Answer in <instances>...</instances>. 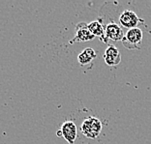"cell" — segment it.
Instances as JSON below:
<instances>
[{
    "label": "cell",
    "instance_id": "2",
    "mask_svg": "<svg viewBox=\"0 0 151 144\" xmlns=\"http://www.w3.org/2000/svg\"><path fill=\"white\" fill-rule=\"evenodd\" d=\"M118 23L123 29L130 30L139 27V24H143L145 20L139 19V16L132 10H123L118 15Z\"/></svg>",
    "mask_w": 151,
    "mask_h": 144
},
{
    "label": "cell",
    "instance_id": "1",
    "mask_svg": "<svg viewBox=\"0 0 151 144\" xmlns=\"http://www.w3.org/2000/svg\"><path fill=\"white\" fill-rule=\"evenodd\" d=\"M102 129L103 124L101 120L94 116H89V117L85 118L81 126L82 135L89 139L97 138L100 135Z\"/></svg>",
    "mask_w": 151,
    "mask_h": 144
},
{
    "label": "cell",
    "instance_id": "10",
    "mask_svg": "<svg viewBox=\"0 0 151 144\" xmlns=\"http://www.w3.org/2000/svg\"><path fill=\"white\" fill-rule=\"evenodd\" d=\"M56 135H57V136H62V132H61V130H59V131H57Z\"/></svg>",
    "mask_w": 151,
    "mask_h": 144
},
{
    "label": "cell",
    "instance_id": "4",
    "mask_svg": "<svg viewBox=\"0 0 151 144\" xmlns=\"http://www.w3.org/2000/svg\"><path fill=\"white\" fill-rule=\"evenodd\" d=\"M95 39V36L90 32L86 22H80L76 25V35L70 41V44L89 42Z\"/></svg>",
    "mask_w": 151,
    "mask_h": 144
},
{
    "label": "cell",
    "instance_id": "8",
    "mask_svg": "<svg viewBox=\"0 0 151 144\" xmlns=\"http://www.w3.org/2000/svg\"><path fill=\"white\" fill-rule=\"evenodd\" d=\"M88 28L90 32L93 34L95 37L100 38V40L103 43L108 44V41L106 39V33H105V25L103 24L102 19L93 20L90 23H88Z\"/></svg>",
    "mask_w": 151,
    "mask_h": 144
},
{
    "label": "cell",
    "instance_id": "9",
    "mask_svg": "<svg viewBox=\"0 0 151 144\" xmlns=\"http://www.w3.org/2000/svg\"><path fill=\"white\" fill-rule=\"evenodd\" d=\"M96 57H97L96 51L93 49H91V47H86V49H84L78 54V61L81 66H84V65L92 62Z\"/></svg>",
    "mask_w": 151,
    "mask_h": 144
},
{
    "label": "cell",
    "instance_id": "3",
    "mask_svg": "<svg viewBox=\"0 0 151 144\" xmlns=\"http://www.w3.org/2000/svg\"><path fill=\"white\" fill-rule=\"evenodd\" d=\"M143 32L139 27L127 30L122 39V44L128 49H139L140 44L142 42Z\"/></svg>",
    "mask_w": 151,
    "mask_h": 144
},
{
    "label": "cell",
    "instance_id": "7",
    "mask_svg": "<svg viewBox=\"0 0 151 144\" xmlns=\"http://www.w3.org/2000/svg\"><path fill=\"white\" fill-rule=\"evenodd\" d=\"M60 130L62 132V138L69 144H74L78 136L77 126L75 123L73 121H65Z\"/></svg>",
    "mask_w": 151,
    "mask_h": 144
},
{
    "label": "cell",
    "instance_id": "6",
    "mask_svg": "<svg viewBox=\"0 0 151 144\" xmlns=\"http://www.w3.org/2000/svg\"><path fill=\"white\" fill-rule=\"evenodd\" d=\"M104 60L108 66L115 67L121 62V54L119 49L113 44H109L104 52Z\"/></svg>",
    "mask_w": 151,
    "mask_h": 144
},
{
    "label": "cell",
    "instance_id": "5",
    "mask_svg": "<svg viewBox=\"0 0 151 144\" xmlns=\"http://www.w3.org/2000/svg\"><path fill=\"white\" fill-rule=\"evenodd\" d=\"M105 33H106V39L107 41L111 40L113 42H118L122 41L124 37V29L122 28L118 22L114 20H111L109 23L105 25Z\"/></svg>",
    "mask_w": 151,
    "mask_h": 144
}]
</instances>
